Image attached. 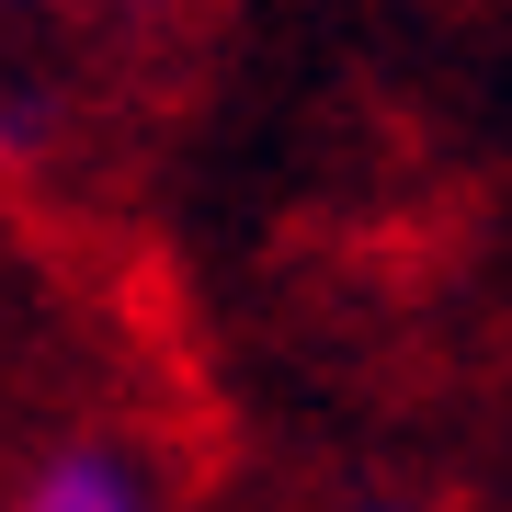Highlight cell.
I'll list each match as a JSON object with an SVG mask.
<instances>
[{
	"label": "cell",
	"instance_id": "2",
	"mask_svg": "<svg viewBox=\"0 0 512 512\" xmlns=\"http://www.w3.org/2000/svg\"><path fill=\"white\" fill-rule=\"evenodd\" d=\"M46 137H57V103H46V92H35L23 69H0V171L46 160Z\"/></svg>",
	"mask_w": 512,
	"mask_h": 512
},
{
	"label": "cell",
	"instance_id": "4",
	"mask_svg": "<svg viewBox=\"0 0 512 512\" xmlns=\"http://www.w3.org/2000/svg\"><path fill=\"white\" fill-rule=\"evenodd\" d=\"M376 512H399V501H376Z\"/></svg>",
	"mask_w": 512,
	"mask_h": 512
},
{
	"label": "cell",
	"instance_id": "1",
	"mask_svg": "<svg viewBox=\"0 0 512 512\" xmlns=\"http://www.w3.org/2000/svg\"><path fill=\"white\" fill-rule=\"evenodd\" d=\"M0 512H160V467L137 444H114V433H80V444L23 467Z\"/></svg>",
	"mask_w": 512,
	"mask_h": 512
},
{
	"label": "cell",
	"instance_id": "3",
	"mask_svg": "<svg viewBox=\"0 0 512 512\" xmlns=\"http://www.w3.org/2000/svg\"><path fill=\"white\" fill-rule=\"evenodd\" d=\"M137 0H0V35H57V23H114Z\"/></svg>",
	"mask_w": 512,
	"mask_h": 512
}]
</instances>
